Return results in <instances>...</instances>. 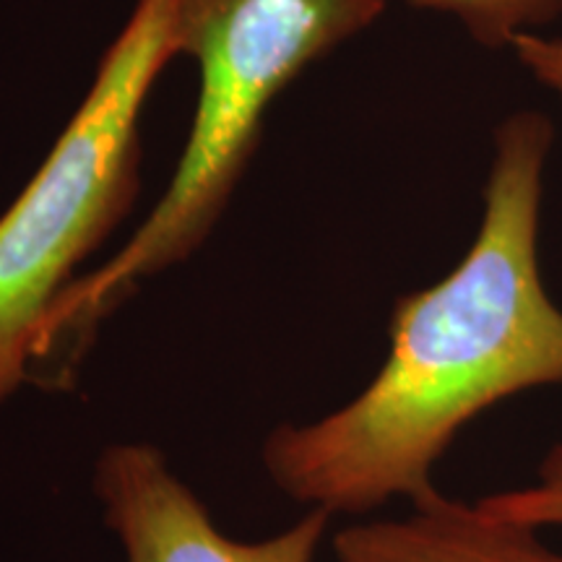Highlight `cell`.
<instances>
[{
    "label": "cell",
    "mask_w": 562,
    "mask_h": 562,
    "mask_svg": "<svg viewBox=\"0 0 562 562\" xmlns=\"http://www.w3.org/2000/svg\"><path fill=\"white\" fill-rule=\"evenodd\" d=\"M484 508L531 529H562V442L547 451L537 482L526 487L495 492L480 501Z\"/></svg>",
    "instance_id": "obj_7"
},
{
    "label": "cell",
    "mask_w": 562,
    "mask_h": 562,
    "mask_svg": "<svg viewBox=\"0 0 562 562\" xmlns=\"http://www.w3.org/2000/svg\"><path fill=\"white\" fill-rule=\"evenodd\" d=\"M334 554L336 562H562V554L539 539V529L440 490L412 503L404 518L336 531Z\"/></svg>",
    "instance_id": "obj_5"
},
{
    "label": "cell",
    "mask_w": 562,
    "mask_h": 562,
    "mask_svg": "<svg viewBox=\"0 0 562 562\" xmlns=\"http://www.w3.org/2000/svg\"><path fill=\"white\" fill-rule=\"evenodd\" d=\"M409 5L456 19L476 45L490 50H510L518 37L542 34L562 16V0H409Z\"/></svg>",
    "instance_id": "obj_6"
},
{
    "label": "cell",
    "mask_w": 562,
    "mask_h": 562,
    "mask_svg": "<svg viewBox=\"0 0 562 562\" xmlns=\"http://www.w3.org/2000/svg\"><path fill=\"white\" fill-rule=\"evenodd\" d=\"M389 0H180L178 53L199 63L191 133L167 191L108 263L60 294L34 364L70 355L140 281L182 263L222 220L263 117L311 63L375 24Z\"/></svg>",
    "instance_id": "obj_2"
},
{
    "label": "cell",
    "mask_w": 562,
    "mask_h": 562,
    "mask_svg": "<svg viewBox=\"0 0 562 562\" xmlns=\"http://www.w3.org/2000/svg\"><path fill=\"white\" fill-rule=\"evenodd\" d=\"M513 55L529 70L531 79L562 100V40L544 34H526L513 42Z\"/></svg>",
    "instance_id": "obj_8"
},
{
    "label": "cell",
    "mask_w": 562,
    "mask_h": 562,
    "mask_svg": "<svg viewBox=\"0 0 562 562\" xmlns=\"http://www.w3.org/2000/svg\"><path fill=\"white\" fill-rule=\"evenodd\" d=\"M180 0H138L19 199L0 214V404L32 381L47 315L136 201L140 115L178 55Z\"/></svg>",
    "instance_id": "obj_3"
},
{
    "label": "cell",
    "mask_w": 562,
    "mask_h": 562,
    "mask_svg": "<svg viewBox=\"0 0 562 562\" xmlns=\"http://www.w3.org/2000/svg\"><path fill=\"white\" fill-rule=\"evenodd\" d=\"M91 484L128 562H315L334 518L307 508L277 537L232 539L151 442H112L97 459Z\"/></svg>",
    "instance_id": "obj_4"
},
{
    "label": "cell",
    "mask_w": 562,
    "mask_h": 562,
    "mask_svg": "<svg viewBox=\"0 0 562 562\" xmlns=\"http://www.w3.org/2000/svg\"><path fill=\"white\" fill-rule=\"evenodd\" d=\"M554 125L521 110L497 125L474 243L438 284L404 294L368 389L263 440L277 490L331 516L435 492L432 472L469 422L518 393L562 385V307L539 263Z\"/></svg>",
    "instance_id": "obj_1"
}]
</instances>
